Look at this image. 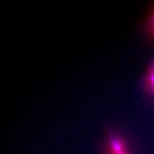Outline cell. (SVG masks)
Listing matches in <instances>:
<instances>
[{
  "label": "cell",
  "instance_id": "6da1fadb",
  "mask_svg": "<svg viewBox=\"0 0 154 154\" xmlns=\"http://www.w3.org/2000/svg\"><path fill=\"white\" fill-rule=\"evenodd\" d=\"M107 147V154H131L126 140L115 134L108 137Z\"/></svg>",
  "mask_w": 154,
  "mask_h": 154
},
{
  "label": "cell",
  "instance_id": "7a4b0ae2",
  "mask_svg": "<svg viewBox=\"0 0 154 154\" xmlns=\"http://www.w3.org/2000/svg\"><path fill=\"white\" fill-rule=\"evenodd\" d=\"M146 81L151 91L154 94V63L150 66L149 69Z\"/></svg>",
  "mask_w": 154,
  "mask_h": 154
},
{
  "label": "cell",
  "instance_id": "3957f363",
  "mask_svg": "<svg viewBox=\"0 0 154 154\" xmlns=\"http://www.w3.org/2000/svg\"><path fill=\"white\" fill-rule=\"evenodd\" d=\"M151 29H152V32L154 33V11L153 13V15L152 17V20H151Z\"/></svg>",
  "mask_w": 154,
  "mask_h": 154
}]
</instances>
